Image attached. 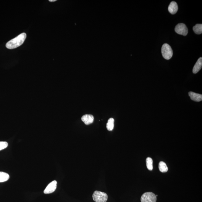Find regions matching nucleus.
<instances>
[{"label":"nucleus","mask_w":202,"mask_h":202,"mask_svg":"<svg viewBox=\"0 0 202 202\" xmlns=\"http://www.w3.org/2000/svg\"><path fill=\"white\" fill-rule=\"evenodd\" d=\"M26 38V34L22 33L17 37L8 42L6 45V47L9 49H13L18 47L23 44Z\"/></svg>","instance_id":"nucleus-1"},{"label":"nucleus","mask_w":202,"mask_h":202,"mask_svg":"<svg viewBox=\"0 0 202 202\" xmlns=\"http://www.w3.org/2000/svg\"><path fill=\"white\" fill-rule=\"evenodd\" d=\"M161 53L163 57L167 60L171 59L173 55L172 48L167 43H164L162 46Z\"/></svg>","instance_id":"nucleus-2"},{"label":"nucleus","mask_w":202,"mask_h":202,"mask_svg":"<svg viewBox=\"0 0 202 202\" xmlns=\"http://www.w3.org/2000/svg\"><path fill=\"white\" fill-rule=\"evenodd\" d=\"M93 198L94 201L96 202H106L108 196L104 192L95 191L93 194Z\"/></svg>","instance_id":"nucleus-3"},{"label":"nucleus","mask_w":202,"mask_h":202,"mask_svg":"<svg viewBox=\"0 0 202 202\" xmlns=\"http://www.w3.org/2000/svg\"><path fill=\"white\" fill-rule=\"evenodd\" d=\"M141 201L142 202H156V197L152 192H146L142 195Z\"/></svg>","instance_id":"nucleus-4"},{"label":"nucleus","mask_w":202,"mask_h":202,"mask_svg":"<svg viewBox=\"0 0 202 202\" xmlns=\"http://www.w3.org/2000/svg\"><path fill=\"white\" fill-rule=\"evenodd\" d=\"M175 31L176 33L179 35L186 36L188 33V30L186 25L183 23L178 24L175 27Z\"/></svg>","instance_id":"nucleus-5"},{"label":"nucleus","mask_w":202,"mask_h":202,"mask_svg":"<svg viewBox=\"0 0 202 202\" xmlns=\"http://www.w3.org/2000/svg\"><path fill=\"white\" fill-rule=\"evenodd\" d=\"M57 187V182L54 180L48 184L45 189L44 193L45 194H49L53 193L55 191Z\"/></svg>","instance_id":"nucleus-6"},{"label":"nucleus","mask_w":202,"mask_h":202,"mask_svg":"<svg viewBox=\"0 0 202 202\" xmlns=\"http://www.w3.org/2000/svg\"><path fill=\"white\" fill-rule=\"evenodd\" d=\"M178 9L177 3L174 1H172L170 3L169 7H168V10L169 12L172 14H175L176 13Z\"/></svg>","instance_id":"nucleus-7"},{"label":"nucleus","mask_w":202,"mask_h":202,"mask_svg":"<svg viewBox=\"0 0 202 202\" xmlns=\"http://www.w3.org/2000/svg\"><path fill=\"white\" fill-rule=\"evenodd\" d=\"M81 119L86 125H89L93 122L94 118L91 115L87 114L82 116Z\"/></svg>","instance_id":"nucleus-8"},{"label":"nucleus","mask_w":202,"mask_h":202,"mask_svg":"<svg viewBox=\"0 0 202 202\" xmlns=\"http://www.w3.org/2000/svg\"><path fill=\"white\" fill-rule=\"evenodd\" d=\"M189 95L192 101L197 102H200L202 101V95L201 94L193 93V92L191 91L189 92Z\"/></svg>","instance_id":"nucleus-9"},{"label":"nucleus","mask_w":202,"mask_h":202,"mask_svg":"<svg viewBox=\"0 0 202 202\" xmlns=\"http://www.w3.org/2000/svg\"><path fill=\"white\" fill-rule=\"evenodd\" d=\"M202 58L200 57L197 60L196 63L195 64L193 69V73L196 74L198 73L202 68Z\"/></svg>","instance_id":"nucleus-10"},{"label":"nucleus","mask_w":202,"mask_h":202,"mask_svg":"<svg viewBox=\"0 0 202 202\" xmlns=\"http://www.w3.org/2000/svg\"><path fill=\"white\" fill-rule=\"evenodd\" d=\"M114 119L113 118H111L108 120L106 124V128L108 131H111L114 128Z\"/></svg>","instance_id":"nucleus-11"},{"label":"nucleus","mask_w":202,"mask_h":202,"mask_svg":"<svg viewBox=\"0 0 202 202\" xmlns=\"http://www.w3.org/2000/svg\"><path fill=\"white\" fill-rule=\"evenodd\" d=\"M9 178V176L7 173L0 172V182L7 181Z\"/></svg>","instance_id":"nucleus-12"},{"label":"nucleus","mask_w":202,"mask_h":202,"mask_svg":"<svg viewBox=\"0 0 202 202\" xmlns=\"http://www.w3.org/2000/svg\"><path fill=\"white\" fill-rule=\"evenodd\" d=\"M159 169L160 171L162 173L167 172L168 168L165 163L163 161H161L159 164Z\"/></svg>","instance_id":"nucleus-13"},{"label":"nucleus","mask_w":202,"mask_h":202,"mask_svg":"<svg viewBox=\"0 0 202 202\" xmlns=\"http://www.w3.org/2000/svg\"><path fill=\"white\" fill-rule=\"evenodd\" d=\"M193 29L194 32L196 34H201L202 33V24H197L193 27Z\"/></svg>","instance_id":"nucleus-14"},{"label":"nucleus","mask_w":202,"mask_h":202,"mask_svg":"<svg viewBox=\"0 0 202 202\" xmlns=\"http://www.w3.org/2000/svg\"><path fill=\"white\" fill-rule=\"evenodd\" d=\"M146 166L147 168L149 170H152L153 169V160L150 157L147 158L146 159Z\"/></svg>","instance_id":"nucleus-15"},{"label":"nucleus","mask_w":202,"mask_h":202,"mask_svg":"<svg viewBox=\"0 0 202 202\" xmlns=\"http://www.w3.org/2000/svg\"><path fill=\"white\" fill-rule=\"evenodd\" d=\"M8 146V143L6 142H0V151L5 149Z\"/></svg>","instance_id":"nucleus-16"},{"label":"nucleus","mask_w":202,"mask_h":202,"mask_svg":"<svg viewBox=\"0 0 202 202\" xmlns=\"http://www.w3.org/2000/svg\"><path fill=\"white\" fill-rule=\"evenodd\" d=\"M49 1L50 2H54L56 1V0H49Z\"/></svg>","instance_id":"nucleus-17"}]
</instances>
